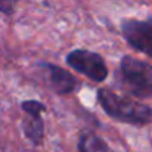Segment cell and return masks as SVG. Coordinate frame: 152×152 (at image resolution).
Here are the masks:
<instances>
[{"label":"cell","mask_w":152,"mask_h":152,"mask_svg":"<svg viewBox=\"0 0 152 152\" xmlns=\"http://www.w3.org/2000/svg\"><path fill=\"white\" fill-rule=\"evenodd\" d=\"M96 98L102 109L115 121L132 126H146L152 123V108L145 103L120 96L109 89H99Z\"/></svg>","instance_id":"cell-1"},{"label":"cell","mask_w":152,"mask_h":152,"mask_svg":"<svg viewBox=\"0 0 152 152\" xmlns=\"http://www.w3.org/2000/svg\"><path fill=\"white\" fill-rule=\"evenodd\" d=\"M22 133L24 136L36 146L43 143L45 137V124L42 115H28L22 120Z\"/></svg>","instance_id":"cell-6"},{"label":"cell","mask_w":152,"mask_h":152,"mask_svg":"<svg viewBox=\"0 0 152 152\" xmlns=\"http://www.w3.org/2000/svg\"><path fill=\"white\" fill-rule=\"evenodd\" d=\"M21 108L25 114L28 115H42L43 111H46L45 103H42L40 101H24L21 103Z\"/></svg>","instance_id":"cell-8"},{"label":"cell","mask_w":152,"mask_h":152,"mask_svg":"<svg viewBox=\"0 0 152 152\" xmlns=\"http://www.w3.org/2000/svg\"><path fill=\"white\" fill-rule=\"evenodd\" d=\"M121 33L133 49L152 58V18L124 19L121 22Z\"/></svg>","instance_id":"cell-4"},{"label":"cell","mask_w":152,"mask_h":152,"mask_svg":"<svg viewBox=\"0 0 152 152\" xmlns=\"http://www.w3.org/2000/svg\"><path fill=\"white\" fill-rule=\"evenodd\" d=\"M80 152H112L106 142L95 133H83L78 139Z\"/></svg>","instance_id":"cell-7"},{"label":"cell","mask_w":152,"mask_h":152,"mask_svg":"<svg viewBox=\"0 0 152 152\" xmlns=\"http://www.w3.org/2000/svg\"><path fill=\"white\" fill-rule=\"evenodd\" d=\"M43 72H45V77H46V83L48 86L50 87L52 90L58 95H66V93H71L74 92L77 87H78V81L77 78L68 72L66 69L58 66V65H53V64H40Z\"/></svg>","instance_id":"cell-5"},{"label":"cell","mask_w":152,"mask_h":152,"mask_svg":"<svg viewBox=\"0 0 152 152\" xmlns=\"http://www.w3.org/2000/svg\"><path fill=\"white\" fill-rule=\"evenodd\" d=\"M66 64L75 69L77 72L83 74L89 80H93L96 83H102L108 77V68L99 53L86 49H77L69 52L65 58Z\"/></svg>","instance_id":"cell-3"},{"label":"cell","mask_w":152,"mask_h":152,"mask_svg":"<svg viewBox=\"0 0 152 152\" xmlns=\"http://www.w3.org/2000/svg\"><path fill=\"white\" fill-rule=\"evenodd\" d=\"M18 0H0V12L4 15H12Z\"/></svg>","instance_id":"cell-9"},{"label":"cell","mask_w":152,"mask_h":152,"mask_svg":"<svg viewBox=\"0 0 152 152\" xmlns=\"http://www.w3.org/2000/svg\"><path fill=\"white\" fill-rule=\"evenodd\" d=\"M120 81L123 87L139 99L152 96V66L137 58L123 56L120 62Z\"/></svg>","instance_id":"cell-2"}]
</instances>
